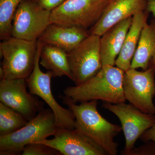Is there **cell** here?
<instances>
[{
  "label": "cell",
  "instance_id": "6da1fadb",
  "mask_svg": "<svg viewBox=\"0 0 155 155\" xmlns=\"http://www.w3.org/2000/svg\"><path fill=\"white\" fill-rule=\"evenodd\" d=\"M60 98L75 117V129L95 142L106 154H117L118 144L114 138L121 133L122 127L112 124L101 115L97 109V100L77 105L66 96Z\"/></svg>",
  "mask_w": 155,
  "mask_h": 155
},
{
  "label": "cell",
  "instance_id": "7a4b0ae2",
  "mask_svg": "<svg viewBox=\"0 0 155 155\" xmlns=\"http://www.w3.org/2000/svg\"><path fill=\"white\" fill-rule=\"evenodd\" d=\"M124 73L118 67L104 65L96 75L86 82L65 88L64 94L76 104L92 100L113 104L125 102Z\"/></svg>",
  "mask_w": 155,
  "mask_h": 155
},
{
  "label": "cell",
  "instance_id": "3957f363",
  "mask_svg": "<svg viewBox=\"0 0 155 155\" xmlns=\"http://www.w3.org/2000/svg\"><path fill=\"white\" fill-rule=\"evenodd\" d=\"M58 128L52 110L50 108L44 109L19 130L0 136V155H22L27 145L54 136Z\"/></svg>",
  "mask_w": 155,
  "mask_h": 155
},
{
  "label": "cell",
  "instance_id": "277c9868",
  "mask_svg": "<svg viewBox=\"0 0 155 155\" xmlns=\"http://www.w3.org/2000/svg\"><path fill=\"white\" fill-rule=\"evenodd\" d=\"M37 41H28L11 36L0 44L4 79H26L35 64Z\"/></svg>",
  "mask_w": 155,
  "mask_h": 155
},
{
  "label": "cell",
  "instance_id": "5b68a950",
  "mask_svg": "<svg viewBox=\"0 0 155 155\" xmlns=\"http://www.w3.org/2000/svg\"><path fill=\"white\" fill-rule=\"evenodd\" d=\"M110 0H66L51 11V23L88 30L98 21Z\"/></svg>",
  "mask_w": 155,
  "mask_h": 155
},
{
  "label": "cell",
  "instance_id": "8992f818",
  "mask_svg": "<svg viewBox=\"0 0 155 155\" xmlns=\"http://www.w3.org/2000/svg\"><path fill=\"white\" fill-rule=\"evenodd\" d=\"M43 44L37 41V51L33 71L26 81L29 93L43 100L54 114L58 128L75 129V120L72 111L62 107L55 99L51 88L52 72L44 73L40 68V55Z\"/></svg>",
  "mask_w": 155,
  "mask_h": 155
},
{
  "label": "cell",
  "instance_id": "52a82bcc",
  "mask_svg": "<svg viewBox=\"0 0 155 155\" xmlns=\"http://www.w3.org/2000/svg\"><path fill=\"white\" fill-rule=\"evenodd\" d=\"M101 38L98 35L90 34L67 53L72 81L75 85L86 82L101 69Z\"/></svg>",
  "mask_w": 155,
  "mask_h": 155
},
{
  "label": "cell",
  "instance_id": "ba28073f",
  "mask_svg": "<svg viewBox=\"0 0 155 155\" xmlns=\"http://www.w3.org/2000/svg\"><path fill=\"white\" fill-rule=\"evenodd\" d=\"M155 68L151 64L147 70L131 69L124 72L123 87L126 101L143 113L155 115Z\"/></svg>",
  "mask_w": 155,
  "mask_h": 155
},
{
  "label": "cell",
  "instance_id": "9c48e42d",
  "mask_svg": "<svg viewBox=\"0 0 155 155\" xmlns=\"http://www.w3.org/2000/svg\"><path fill=\"white\" fill-rule=\"evenodd\" d=\"M51 11L42 8L34 0H24L13 17L11 35L28 41H37L51 24Z\"/></svg>",
  "mask_w": 155,
  "mask_h": 155
},
{
  "label": "cell",
  "instance_id": "30bf717a",
  "mask_svg": "<svg viewBox=\"0 0 155 155\" xmlns=\"http://www.w3.org/2000/svg\"><path fill=\"white\" fill-rule=\"evenodd\" d=\"M103 107L115 114L121 122L125 140V149L121 153L122 155L135 147L137 139L155 122V115L143 113L131 104L105 103Z\"/></svg>",
  "mask_w": 155,
  "mask_h": 155
},
{
  "label": "cell",
  "instance_id": "8fae6325",
  "mask_svg": "<svg viewBox=\"0 0 155 155\" xmlns=\"http://www.w3.org/2000/svg\"><path fill=\"white\" fill-rule=\"evenodd\" d=\"M26 79H4L0 81V101L29 121L44 109L45 102L27 91Z\"/></svg>",
  "mask_w": 155,
  "mask_h": 155
},
{
  "label": "cell",
  "instance_id": "7c38bea8",
  "mask_svg": "<svg viewBox=\"0 0 155 155\" xmlns=\"http://www.w3.org/2000/svg\"><path fill=\"white\" fill-rule=\"evenodd\" d=\"M54 138L36 143L47 145L64 155H107L91 138L76 129L58 128Z\"/></svg>",
  "mask_w": 155,
  "mask_h": 155
},
{
  "label": "cell",
  "instance_id": "4fadbf2b",
  "mask_svg": "<svg viewBox=\"0 0 155 155\" xmlns=\"http://www.w3.org/2000/svg\"><path fill=\"white\" fill-rule=\"evenodd\" d=\"M146 10V0H110L101 17L89 30L90 34L101 37L117 23Z\"/></svg>",
  "mask_w": 155,
  "mask_h": 155
},
{
  "label": "cell",
  "instance_id": "5bb4252c",
  "mask_svg": "<svg viewBox=\"0 0 155 155\" xmlns=\"http://www.w3.org/2000/svg\"><path fill=\"white\" fill-rule=\"evenodd\" d=\"M90 35L88 30L51 23L37 41L43 45L58 47L68 53Z\"/></svg>",
  "mask_w": 155,
  "mask_h": 155
},
{
  "label": "cell",
  "instance_id": "9a60e30c",
  "mask_svg": "<svg viewBox=\"0 0 155 155\" xmlns=\"http://www.w3.org/2000/svg\"><path fill=\"white\" fill-rule=\"evenodd\" d=\"M132 22V17L124 19L109 28L101 36V54L103 66H115Z\"/></svg>",
  "mask_w": 155,
  "mask_h": 155
},
{
  "label": "cell",
  "instance_id": "2e32d148",
  "mask_svg": "<svg viewBox=\"0 0 155 155\" xmlns=\"http://www.w3.org/2000/svg\"><path fill=\"white\" fill-rule=\"evenodd\" d=\"M149 14L147 11H140L132 17V23L115 62V66L124 72L130 68L142 29L147 23Z\"/></svg>",
  "mask_w": 155,
  "mask_h": 155
},
{
  "label": "cell",
  "instance_id": "e0dca14e",
  "mask_svg": "<svg viewBox=\"0 0 155 155\" xmlns=\"http://www.w3.org/2000/svg\"><path fill=\"white\" fill-rule=\"evenodd\" d=\"M155 52V19L142 29L138 45L131 62V69L147 70Z\"/></svg>",
  "mask_w": 155,
  "mask_h": 155
},
{
  "label": "cell",
  "instance_id": "ac0fdd59",
  "mask_svg": "<svg viewBox=\"0 0 155 155\" xmlns=\"http://www.w3.org/2000/svg\"><path fill=\"white\" fill-rule=\"evenodd\" d=\"M40 60V64L52 72L53 77L65 76L72 80L67 53L64 50L52 45H43Z\"/></svg>",
  "mask_w": 155,
  "mask_h": 155
},
{
  "label": "cell",
  "instance_id": "d6986e66",
  "mask_svg": "<svg viewBox=\"0 0 155 155\" xmlns=\"http://www.w3.org/2000/svg\"><path fill=\"white\" fill-rule=\"evenodd\" d=\"M28 122L22 114L0 102V136L14 133Z\"/></svg>",
  "mask_w": 155,
  "mask_h": 155
},
{
  "label": "cell",
  "instance_id": "ffe728a7",
  "mask_svg": "<svg viewBox=\"0 0 155 155\" xmlns=\"http://www.w3.org/2000/svg\"><path fill=\"white\" fill-rule=\"evenodd\" d=\"M24 0H0V39L12 36V21L14 13Z\"/></svg>",
  "mask_w": 155,
  "mask_h": 155
},
{
  "label": "cell",
  "instance_id": "44dd1931",
  "mask_svg": "<svg viewBox=\"0 0 155 155\" xmlns=\"http://www.w3.org/2000/svg\"><path fill=\"white\" fill-rule=\"evenodd\" d=\"M22 155H61L60 152L47 145L34 143L27 145L24 148Z\"/></svg>",
  "mask_w": 155,
  "mask_h": 155
},
{
  "label": "cell",
  "instance_id": "7402d4cb",
  "mask_svg": "<svg viewBox=\"0 0 155 155\" xmlns=\"http://www.w3.org/2000/svg\"><path fill=\"white\" fill-rule=\"evenodd\" d=\"M145 143L140 146L134 147L125 155H155V142L149 141Z\"/></svg>",
  "mask_w": 155,
  "mask_h": 155
},
{
  "label": "cell",
  "instance_id": "603a6c76",
  "mask_svg": "<svg viewBox=\"0 0 155 155\" xmlns=\"http://www.w3.org/2000/svg\"><path fill=\"white\" fill-rule=\"evenodd\" d=\"M42 8L52 11L62 5L66 0H34Z\"/></svg>",
  "mask_w": 155,
  "mask_h": 155
},
{
  "label": "cell",
  "instance_id": "cb8c5ba5",
  "mask_svg": "<svg viewBox=\"0 0 155 155\" xmlns=\"http://www.w3.org/2000/svg\"><path fill=\"white\" fill-rule=\"evenodd\" d=\"M140 138L144 142L149 141L155 142V122L153 126L144 132Z\"/></svg>",
  "mask_w": 155,
  "mask_h": 155
},
{
  "label": "cell",
  "instance_id": "d4e9b609",
  "mask_svg": "<svg viewBox=\"0 0 155 155\" xmlns=\"http://www.w3.org/2000/svg\"><path fill=\"white\" fill-rule=\"evenodd\" d=\"M146 11L151 13L155 17V0H146Z\"/></svg>",
  "mask_w": 155,
  "mask_h": 155
},
{
  "label": "cell",
  "instance_id": "484cf974",
  "mask_svg": "<svg viewBox=\"0 0 155 155\" xmlns=\"http://www.w3.org/2000/svg\"><path fill=\"white\" fill-rule=\"evenodd\" d=\"M150 64L152 65L155 68V52L153 56L152 59L151 61H150Z\"/></svg>",
  "mask_w": 155,
  "mask_h": 155
}]
</instances>
